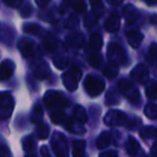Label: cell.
I'll use <instances>...</instances> for the list:
<instances>
[{
    "label": "cell",
    "instance_id": "1",
    "mask_svg": "<svg viewBox=\"0 0 157 157\" xmlns=\"http://www.w3.org/2000/svg\"><path fill=\"white\" fill-rule=\"evenodd\" d=\"M44 103L46 108L50 110H61L66 109L69 105V101L66 96L57 90H48L43 97Z\"/></svg>",
    "mask_w": 157,
    "mask_h": 157
},
{
    "label": "cell",
    "instance_id": "2",
    "mask_svg": "<svg viewBox=\"0 0 157 157\" xmlns=\"http://www.w3.org/2000/svg\"><path fill=\"white\" fill-rule=\"evenodd\" d=\"M105 81L95 75H87L84 81V88L90 97H97L105 90Z\"/></svg>",
    "mask_w": 157,
    "mask_h": 157
},
{
    "label": "cell",
    "instance_id": "3",
    "mask_svg": "<svg viewBox=\"0 0 157 157\" xmlns=\"http://www.w3.org/2000/svg\"><path fill=\"white\" fill-rule=\"evenodd\" d=\"M82 78V71L78 67H71L63 74V82L69 92H74L78 88V82Z\"/></svg>",
    "mask_w": 157,
    "mask_h": 157
},
{
    "label": "cell",
    "instance_id": "4",
    "mask_svg": "<svg viewBox=\"0 0 157 157\" xmlns=\"http://www.w3.org/2000/svg\"><path fill=\"white\" fill-rule=\"evenodd\" d=\"M53 152L56 156L66 157L69 155V146H68L67 138L61 132H55L51 140Z\"/></svg>",
    "mask_w": 157,
    "mask_h": 157
},
{
    "label": "cell",
    "instance_id": "5",
    "mask_svg": "<svg viewBox=\"0 0 157 157\" xmlns=\"http://www.w3.org/2000/svg\"><path fill=\"white\" fill-rule=\"evenodd\" d=\"M103 123L110 127L127 126V124L129 123V118L124 112L120 111V110H110L105 114Z\"/></svg>",
    "mask_w": 157,
    "mask_h": 157
},
{
    "label": "cell",
    "instance_id": "6",
    "mask_svg": "<svg viewBox=\"0 0 157 157\" xmlns=\"http://www.w3.org/2000/svg\"><path fill=\"white\" fill-rule=\"evenodd\" d=\"M14 100L9 92H0V120H8L12 115Z\"/></svg>",
    "mask_w": 157,
    "mask_h": 157
},
{
    "label": "cell",
    "instance_id": "7",
    "mask_svg": "<svg viewBox=\"0 0 157 157\" xmlns=\"http://www.w3.org/2000/svg\"><path fill=\"white\" fill-rule=\"evenodd\" d=\"M118 90L121 92V94H123L127 99H128L130 102L138 105V103L141 101L140 99V93L137 88L135 87L133 84H131L127 80H122V81L118 82L117 84Z\"/></svg>",
    "mask_w": 157,
    "mask_h": 157
},
{
    "label": "cell",
    "instance_id": "8",
    "mask_svg": "<svg viewBox=\"0 0 157 157\" xmlns=\"http://www.w3.org/2000/svg\"><path fill=\"white\" fill-rule=\"evenodd\" d=\"M107 56L110 63L115 65H125L127 61V57L125 55L124 51L117 45V44L110 43L107 48Z\"/></svg>",
    "mask_w": 157,
    "mask_h": 157
},
{
    "label": "cell",
    "instance_id": "9",
    "mask_svg": "<svg viewBox=\"0 0 157 157\" xmlns=\"http://www.w3.org/2000/svg\"><path fill=\"white\" fill-rule=\"evenodd\" d=\"M130 76L133 81L137 82V83L145 84L148 81V78H150L148 68L145 65H143V63L137 65L132 69V71L130 72Z\"/></svg>",
    "mask_w": 157,
    "mask_h": 157
},
{
    "label": "cell",
    "instance_id": "10",
    "mask_svg": "<svg viewBox=\"0 0 157 157\" xmlns=\"http://www.w3.org/2000/svg\"><path fill=\"white\" fill-rule=\"evenodd\" d=\"M18 50L22 53L25 58H31L37 54V48H36L35 42L29 39H22L18 42Z\"/></svg>",
    "mask_w": 157,
    "mask_h": 157
},
{
    "label": "cell",
    "instance_id": "11",
    "mask_svg": "<svg viewBox=\"0 0 157 157\" xmlns=\"http://www.w3.org/2000/svg\"><path fill=\"white\" fill-rule=\"evenodd\" d=\"M33 74L39 80H46L51 75V69L45 61H38L31 66Z\"/></svg>",
    "mask_w": 157,
    "mask_h": 157
},
{
    "label": "cell",
    "instance_id": "12",
    "mask_svg": "<svg viewBox=\"0 0 157 157\" xmlns=\"http://www.w3.org/2000/svg\"><path fill=\"white\" fill-rule=\"evenodd\" d=\"M63 125L69 132H72L74 135H84L86 132V128L83 126V124L78 123L74 118L67 117L65 120V122L63 123Z\"/></svg>",
    "mask_w": 157,
    "mask_h": 157
},
{
    "label": "cell",
    "instance_id": "13",
    "mask_svg": "<svg viewBox=\"0 0 157 157\" xmlns=\"http://www.w3.org/2000/svg\"><path fill=\"white\" fill-rule=\"evenodd\" d=\"M15 70V63L10 59H6L0 65V82L7 81L8 78L13 75V72Z\"/></svg>",
    "mask_w": 157,
    "mask_h": 157
},
{
    "label": "cell",
    "instance_id": "14",
    "mask_svg": "<svg viewBox=\"0 0 157 157\" xmlns=\"http://www.w3.org/2000/svg\"><path fill=\"white\" fill-rule=\"evenodd\" d=\"M123 16L128 25H133L139 18V12L132 5H127L123 9Z\"/></svg>",
    "mask_w": 157,
    "mask_h": 157
},
{
    "label": "cell",
    "instance_id": "15",
    "mask_svg": "<svg viewBox=\"0 0 157 157\" xmlns=\"http://www.w3.org/2000/svg\"><path fill=\"white\" fill-rule=\"evenodd\" d=\"M126 38L128 41L129 45L133 48H138L141 44V42L143 41V35L139 31L136 30H130L126 33Z\"/></svg>",
    "mask_w": 157,
    "mask_h": 157
},
{
    "label": "cell",
    "instance_id": "16",
    "mask_svg": "<svg viewBox=\"0 0 157 157\" xmlns=\"http://www.w3.org/2000/svg\"><path fill=\"white\" fill-rule=\"evenodd\" d=\"M121 18L117 14H112L105 23V28L108 33H116L120 29Z\"/></svg>",
    "mask_w": 157,
    "mask_h": 157
},
{
    "label": "cell",
    "instance_id": "17",
    "mask_svg": "<svg viewBox=\"0 0 157 157\" xmlns=\"http://www.w3.org/2000/svg\"><path fill=\"white\" fill-rule=\"evenodd\" d=\"M111 140H112V135L109 131H102L100 135L98 136L96 141V146L98 150H105V147L111 144Z\"/></svg>",
    "mask_w": 157,
    "mask_h": 157
},
{
    "label": "cell",
    "instance_id": "18",
    "mask_svg": "<svg viewBox=\"0 0 157 157\" xmlns=\"http://www.w3.org/2000/svg\"><path fill=\"white\" fill-rule=\"evenodd\" d=\"M84 37L82 33H73L67 38V45L72 48H80L84 44Z\"/></svg>",
    "mask_w": 157,
    "mask_h": 157
},
{
    "label": "cell",
    "instance_id": "19",
    "mask_svg": "<svg viewBox=\"0 0 157 157\" xmlns=\"http://www.w3.org/2000/svg\"><path fill=\"white\" fill-rule=\"evenodd\" d=\"M42 43H43L44 48L50 53H54L55 51L57 50V46H58V42H57V40L55 39L51 33H46V35L44 36Z\"/></svg>",
    "mask_w": 157,
    "mask_h": 157
},
{
    "label": "cell",
    "instance_id": "20",
    "mask_svg": "<svg viewBox=\"0 0 157 157\" xmlns=\"http://www.w3.org/2000/svg\"><path fill=\"white\" fill-rule=\"evenodd\" d=\"M85 141L75 140L72 142V155L74 157H82L85 154Z\"/></svg>",
    "mask_w": 157,
    "mask_h": 157
},
{
    "label": "cell",
    "instance_id": "21",
    "mask_svg": "<svg viewBox=\"0 0 157 157\" xmlns=\"http://www.w3.org/2000/svg\"><path fill=\"white\" fill-rule=\"evenodd\" d=\"M73 118L83 125L87 122V120H88L87 114H86V111L84 110L83 107H81V105H76V107L74 108L73 109Z\"/></svg>",
    "mask_w": 157,
    "mask_h": 157
},
{
    "label": "cell",
    "instance_id": "22",
    "mask_svg": "<svg viewBox=\"0 0 157 157\" xmlns=\"http://www.w3.org/2000/svg\"><path fill=\"white\" fill-rule=\"evenodd\" d=\"M139 150H140L139 142H138L135 138L130 137L128 139V141H127V143H126V152H127V154L130 155V156H135V155L138 154Z\"/></svg>",
    "mask_w": 157,
    "mask_h": 157
},
{
    "label": "cell",
    "instance_id": "23",
    "mask_svg": "<svg viewBox=\"0 0 157 157\" xmlns=\"http://www.w3.org/2000/svg\"><path fill=\"white\" fill-rule=\"evenodd\" d=\"M103 45V40L99 33H93L90 37V48L93 51H99Z\"/></svg>",
    "mask_w": 157,
    "mask_h": 157
},
{
    "label": "cell",
    "instance_id": "24",
    "mask_svg": "<svg viewBox=\"0 0 157 157\" xmlns=\"http://www.w3.org/2000/svg\"><path fill=\"white\" fill-rule=\"evenodd\" d=\"M103 74L105 78H113L118 74V66L115 63H109L103 69Z\"/></svg>",
    "mask_w": 157,
    "mask_h": 157
},
{
    "label": "cell",
    "instance_id": "25",
    "mask_svg": "<svg viewBox=\"0 0 157 157\" xmlns=\"http://www.w3.org/2000/svg\"><path fill=\"white\" fill-rule=\"evenodd\" d=\"M22 146H23V150H24L26 153L33 152V151L35 150V146H36V141H35V139H33V136H27V137L23 138Z\"/></svg>",
    "mask_w": 157,
    "mask_h": 157
},
{
    "label": "cell",
    "instance_id": "26",
    "mask_svg": "<svg viewBox=\"0 0 157 157\" xmlns=\"http://www.w3.org/2000/svg\"><path fill=\"white\" fill-rule=\"evenodd\" d=\"M68 57L66 55H57L53 58V63L59 70H63L68 66Z\"/></svg>",
    "mask_w": 157,
    "mask_h": 157
},
{
    "label": "cell",
    "instance_id": "27",
    "mask_svg": "<svg viewBox=\"0 0 157 157\" xmlns=\"http://www.w3.org/2000/svg\"><path fill=\"white\" fill-rule=\"evenodd\" d=\"M40 30H41V27H40V25L36 24V23H27V24H24V26H23V31L25 33H28V35L36 36L40 33Z\"/></svg>",
    "mask_w": 157,
    "mask_h": 157
},
{
    "label": "cell",
    "instance_id": "28",
    "mask_svg": "<svg viewBox=\"0 0 157 157\" xmlns=\"http://www.w3.org/2000/svg\"><path fill=\"white\" fill-rule=\"evenodd\" d=\"M140 136L142 139L147 140V139H154L156 137V128L153 126H146L141 129L140 131Z\"/></svg>",
    "mask_w": 157,
    "mask_h": 157
},
{
    "label": "cell",
    "instance_id": "29",
    "mask_svg": "<svg viewBox=\"0 0 157 157\" xmlns=\"http://www.w3.org/2000/svg\"><path fill=\"white\" fill-rule=\"evenodd\" d=\"M42 120H43V108L40 105H36L31 115V121L33 124H39L40 122H42Z\"/></svg>",
    "mask_w": 157,
    "mask_h": 157
},
{
    "label": "cell",
    "instance_id": "30",
    "mask_svg": "<svg viewBox=\"0 0 157 157\" xmlns=\"http://www.w3.org/2000/svg\"><path fill=\"white\" fill-rule=\"evenodd\" d=\"M67 118V115L60 110H55L52 114H51V121L56 125H63L65 120Z\"/></svg>",
    "mask_w": 157,
    "mask_h": 157
},
{
    "label": "cell",
    "instance_id": "31",
    "mask_svg": "<svg viewBox=\"0 0 157 157\" xmlns=\"http://www.w3.org/2000/svg\"><path fill=\"white\" fill-rule=\"evenodd\" d=\"M37 125V135L39 139H46L48 137V133H50V127L46 124H44L43 122H40Z\"/></svg>",
    "mask_w": 157,
    "mask_h": 157
},
{
    "label": "cell",
    "instance_id": "32",
    "mask_svg": "<svg viewBox=\"0 0 157 157\" xmlns=\"http://www.w3.org/2000/svg\"><path fill=\"white\" fill-rule=\"evenodd\" d=\"M144 114L151 120H155L157 116V107L155 103H147L144 108Z\"/></svg>",
    "mask_w": 157,
    "mask_h": 157
},
{
    "label": "cell",
    "instance_id": "33",
    "mask_svg": "<svg viewBox=\"0 0 157 157\" xmlns=\"http://www.w3.org/2000/svg\"><path fill=\"white\" fill-rule=\"evenodd\" d=\"M71 1V6L78 13H83L87 9L85 0H70Z\"/></svg>",
    "mask_w": 157,
    "mask_h": 157
},
{
    "label": "cell",
    "instance_id": "34",
    "mask_svg": "<svg viewBox=\"0 0 157 157\" xmlns=\"http://www.w3.org/2000/svg\"><path fill=\"white\" fill-rule=\"evenodd\" d=\"M99 17H100V16H99L98 14L95 13V12H93V13L86 15L85 18H84V25H85V27L94 26V25L96 24L97 22H98V18Z\"/></svg>",
    "mask_w": 157,
    "mask_h": 157
},
{
    "label": "cell",
    "instance_id": "35",
    "mask_svg": "<svg viewBox=\"0 0 157 157\" xmlns=\"http://www.w3.org/2000/svg\"><path fill=\"white\" fill-rule=\"evenodd\" d=\"M80 24V21H78V17L75 15H71L66 20L65 22V27L67 29H74L78 26Z\"/></svg>",
    "mask_w": 157,
    "mask_h": 157
},
{
    "label": "cell",
    "instance_id": "36",
    "mask_svg": "<svg viewBox=\"0 0 157 157\" xmlns=\"http://www.w3.org/2000/svg\"><path fill=\"white\" fill-rule=\"evenodd\" d=\"M105 102L108 105H116V103L120 102V97L114 92V90H111L108 92L107 97H105Z\"/></svg>",
    "mask_w": 157,
    "mask_h": 157
},
{
    "label": "cell",
    "instance_id": "37",
    "mask_svg": "<svg viewBox=\"0 0 157 157\" xmlns=\"http://www.w3.org/2000/svg\"><path fill=\"white\" fill-rule=\"evenodd\" d=\"M102 63V56L98 53H94L90 56V65L93 68H99Z\"/></svg>",
    "mask_w": 157,
    "mask_h": 157
},
{
    "label": "cell",
    "instance_id": "38",
    "mask_svg": "<svg viewBox=\"0 0 157 157\" xmlns=\"http://www.w3.org/2000/svg\"><path fill=\"white\" fill-rule=\"evenodd\" d=\"M145 94H146V97L152 100H155L157 98L156 97V83L155 82H152L150 86H147L145 90Z\"/></svg>",
    "mask_w": 157,
    "mask_h": 157
},
{
    "label": "cell",
    "instance_id": "39",
    "mask_svg": "<svg viewBox=\"0 0 157 157\" xmlns=\"http://www.w3.org/2000/svg\"><path fill=\"white\" fill-rule=\"evenodd\" d=\"M90 5L93 7V11L99 16L102 14V5H101V0H90Z\"/></svg>",
    "mask_w": 157,
    "mask_h": 157
},
{
    "label": "cell",
    "instance_id": "40",
    "mask_svg": "<svg viewBox=\"0 0 157 157\" xmlns=\"http://www.w3.org/2000/svg\"><path fill=\"white\" fill-rule=\"evenodd\" d=\"M20 12L23 17H28V16H30L31 13H33V7H31L30 5H25L24 7L21 9Z\"/></svg>",
    "mask_w": 157,
    "mask_h": 157
},
{
    "label": "cell",
    "instance_id": "41",
    "mask_svg": "<svg viewBox=\"0 0 157 157\" xmlns=\"http://www.w3.org/2000/svg\"><path fill=\"white\" fill-rule=\"evenodd\" d=\"M148 56L152 57V61H155L156 60V54H157V45L156 43H153L151 45V48H148Z\"/></svg>",
    "mask_w": 157,
    "mask_h": 157
},
{
    "label": "cell",
    "instance_id": "42",
    "mask_svg": "<svg viewBox=\"0 0 157 157\" xmlns=\"http://www.w3.org/2000/svg\"><path fill=\"white\" fill-rule=\"evenodd\" d=\"M11 155V151L7 145H0V157H9Z\"/></svg>",
    "mask_w": 157,
    "mask_h": 157
},
{
    "label": "cell",
    "instance_id": "43",
    "mask_svg": "<svg viewBox=\"0 0 157 157\" xmlns=\"http://www.w3.org/2000/svg\"><path fill=\"white\" fill-rule=\"evenodd\" d=\"M3 2L11 8H18L22 3V0H2Z\"/></svg>",
    "mask_w": 157,
    "mask_h": 157
},
{
    "label": "cell",
    "instance_id": "44",
    "mask_svg": "<svg viewBox=\"0 0 157 157\" xmlns=\"http://www.w3.org/2000/svg\"><path fill=\"white\" fill-rule=\"evenodd\" d=\"M99 155H100V156H105V157H109V156L115 157V156H117V152L113 150H110V151H105V152L100 153Z\"/></svg>",
    "mask_w": 157,
    "mask_h": 157
},
{
    "label": "cell",
    "instance_id": "45",
    "mask_svg": "<svg viewBox=\"0 0 157 157\" xmlns=\"http://www.w3.org/2000/svg\"><path fill=\"white\" fill-rule=\"evenodd\" d=\"M51 0H36V3H37L38 7L40 8H45L46 6L48 5V2H50Z\"/></svg>",
    "mask_w": 157,
    "mask_h": 157
},
{
    "label": "cell",
    "instance_id": "46",
    "mask_svg": "<svg viewBox=\"0 0 157 157\" xmlns=\"http://www.w3.org/2000/svg\"><path fill=\"white\" fill-rule=\"evenodd\" d=\"M40 154H41L42 156H50V152H48V148L46 147L45 145L41 146V148H40Z\"/></svg>",
    "mask_w": 157,
    "mask_h": 157
},
{
    "label": "cell",
    "instance_id": "47",
    "mask_svg": "<svg viewBox=\"0 0 157 157\" xmlns=\"http://www.w3.org/2000/svg\"><path fill=\"white\" fill-rule=\"evenodd\" d=\"M107 2L109 3L110 6H114V7H117L121 3L123 2V0H107Z\"/></svg>",
    "mask_w": 157,
    "mask_h": 157
},
{
    "label": "cell",
    "instance_id": "48",
    "mask_svg": "<svg viewBox=\"0 0 157 157\" xmlns=\"http://www.w3.org/2000/svg\"><path fill=\"white\" fill-rule=\"evenodd\" d=\"M144 2L146 3L147 6H151V7H154L155 5H156V1L157 0H143Z\"/></svg>",
    "mask_w": 157,
    "mask_h": 157
},
{
    "label": "cell",
    "instance_id": "49",
    "mask_svg": "<svg viewBox=\"0 0 157 157\" xmlns=\"http://www.w3.org/2000/svg\"><path fill=\"white\" fill-rule=\"evenodd\" d=\"M155 151H156V144H154V145L152 146V153H151L152 156H155V155H156V152H155Z\"/></svg>",
    "mask_w": 157,
    "mask_h": 157
},
{
    "label": "cell",
    "instance_id": "50",
    "mask_svg": "<svg viewBox=\"0 0 157 157\" xmlns=\"http://www.w3.org/2000/svg\"><path fill=\"white\" fill-rule=\"evenodd\" d=\"M151 23H152L153 25L156 24V15H152V17H151Z\"/></svg>",
    "mask_w": 157,
    "mask_h": 157
},
{
    "label": "cell",
    "instance_id": "51",
    "mask_svg": "<svg viewBox=\"0 0 157 157\" xmlns=\"http://www.w3.org/2000/svg\"><path fill=\"white\" fill-rule=\"evenodd\" d=\"M68 1H70V0H68Z\"/></svg>",
    "mask_w": 157,
    "mask_h": 157
}]
</instances>
